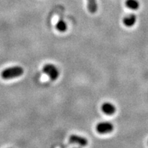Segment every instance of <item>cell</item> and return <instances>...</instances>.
Wrapping results in <instances>:
<instances>
[{
	"instance_id": "277c9868",
	"label": "cell",
	"mask_w": 148,
	"mask_h": 148,
	"mask_svg": "<svg viewBox=\"0 0 148 148\" xmlns=\"http://www.w3.org/2000/svg\"><path fill=\"white\" fill-rule=\"evenodd\" d=\"M69 143L73 144H77L80 146H86L88 144V140L86 138L78 135L72 134L69 138Z\"/></svg>"
},
{
	"instance_id": "ba28073f",
	"label": "cell",
	"mask_w": 148,
	"mask_h": 148,
	"mask_svg": "<svg viewBox=\"0 0 148 148\" xmlns=\"http://www.w3.org/2000/svg\"><path fill=\"white\" fill-rule=\"evenodd\" d=\"M87 8L90 13H95L97 10V4L96 0H87Z\"/></svg>"
},
{
	"instance_id": "5b68a950",
	"label": "cell",
	"mask_w": 148,
	"mask_h": 148,
	"mask_svg": "<svg viewBox=\"0 0 148 148\" xmlns=\"http://www.w3.org/2000/svg\"><path fill=\"white\" fill-rule=\"evenodd\" d=\"M101 111L107 115H112L116 112V108L112 103L105 102L101 106Z\"/></svg>"
},
{
	"instance_id": "6da1fadb",
	"label": "cell",
	"mask_w": 148,
	"mask_h": 148,
	"mask_svg": "<svg viewBox=\"0 0 148 148\" xmlns=\"http://www.w3.org/2000/svg\"><path fill=\"white\" fill-rule=\"evenodd\" d=\"M24 70L21 66H15L3 69L1 73V76L4 79H10L21 76Z\"/></svg>"
},
{
	"instance_id": "9c48e42d",
	"label": "cell",
	"mask_w": 148,
	"mask_h": 148,
	"mask_svg": "<svg viewBox=\"0 0 148 148\" xmlns=\"http://www.w3.org/2000/svg\"><path fill=\"white\" fill-rule=\"evenodd\" d=\"M56 28L59 32H64L67 29V25H66V22L63 19H59L58 21L57 22L56 25Z\"/></svg>"
},
{
	"instance_id": "7a4b0ae2",
	"label": "cell",
	"mask_w": 148,
	"mask_h": 148,
	"mask_svg": "<svg viewBox=\"0 0 148 148\" xmlns=\"http://www.w3.org/2000/svg\"><path fill=\"white\" fill-rule=\"evenodd\" d=\"M42 72L47 74L51 80H56L59 76V71L58 68L53 64H46L42 67Z\"/></svg>"
},
{
	"instance_id": "3957f363",
	"label": "cell",
	"mask_w": 148,
	"mask_h": 148,
	"mask_svg": "<svg viewBox=\"0 0 148 148\" xmlns=\"http://www.w3.org/2000/svg\"><path fill=\"white\" fill-rule=\"evenodd\" d=\"M96 130L99 134H108L113 130L114 126L110 122H100L96 125Z\"/></svg>"
},
{
	"instance_id": "52a82bcc",
	"label": "cell",
	"mask_w": 148,
	"mask_h": 148,
	"mask_svg": "<svg viewBox=\"0 0 148 148\" xmlns=\"http://www.w3.org/2000/svg\"><path fill=\"white\" fill-rule=\"evenodd\" d=\"M125 5L127 8L131 10H137L139 8L140 4L137 0H125Z\"/></svg>"
},
{
	"instance_id": "8992f818",
	"label": "cell",
	"mask_w": 148,
	"mask_h": 148,
	"mask_svg": "<svg viewBox=\"0 0 148 148\" xmlns=\"http://www.w3.org/2000/svg\"><path fill=\"white\" fill-rule=\"evenodd\" d=\"M136 21V16L134 14H129L125 16L123 20V23L126 27H132L134 25Z\"/></svg>"
}]
</instances>
